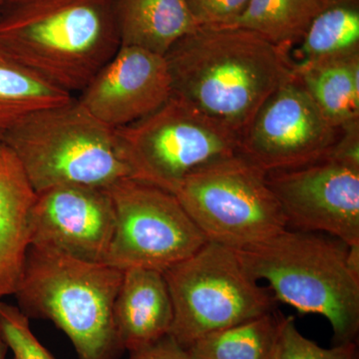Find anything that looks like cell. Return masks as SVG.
Here are the masks:
<instances>
[{"label":"cell","instance_id":"ac0fdd59","mask_svg":"<svg viewBox=\"0 0 359 359\" xmlns=\"http://www.w3.org/2000/svg\"><path fill=\"white\" fill-rule=\"evenodd\" d=\"M294 73L335 128L359 121V55L295 69Z\"/></svg>","mask_w":359,"mask_h":359},{"label":"cell","instance_id":"ffe728a7","mask_svg":"<svg viewBox=\"0 0 359 359\" xmlns=\"http://www.w3.org/2000/svg\"><path fill=\"white\" fill-rule=\"evenodd\" d=\"M325 6L321 0H249L231 26L256 32L290 54Z\"/></svg>","mask_w":359,"mask_h":359},{"label":"cell","instance_id":"5b68a950","mask_svg":"<svg viewBox=\"0 0 359 359\" xmlns=\"http://www.w3.org/2000/svg\"><path fill=\"white\" fill-rule=\"evenodd\" d=\"M2 142L36 193L61 186L109 189L122 180H139L115 130L74 97L25 116L4 132Z\"/></svg>","mask_w":359,"mask_h":359},{"label":"cell","instance_id":"d6986e66","mask_svg":"<svg viewBox=\"0 0 359 359\" xmlns=\"http://www.w3.org/2000/svg\"><path fill=\"white\" fill-rule=\"evenodd\" d=\"M283 318L273 309L207 334L187 351L192 359H275Z\"/></svg>","mask_w":359,"mask_h":359},{"label":"cell","instance_id":"603a6c76","mask_svg":"<svg viewBox=\"0 0 359 359\" xmlns=\"http://www.w3.org/2000/svg\"><path fill=\"white\" fill-rule=\"evenodd\" d=\"M0 335L13 359H55L36 339L29 318L18 306L0 302Z\"/></svg>","mask_w":359,"mask_h":359},{"label":"cell","instance_id":"8fae6325","mask_svg":"<svg viewBox=\"0 0 359 359\" xmlns=\"http://www.w3.org/2000/svg\"><path fill=\"white\" fill-rule=\"evenodd\" d=\"M287 228L327 233L359 245V166L327 157L268 173Z\"/></svg>","mask_w":359,"mask_h":359},{"label":"cell","instance_id":"7c38bea8","mask_svg":"<svg viewBox=\"0 0 359 359\" xmlns=\"http://www.w3.org/2000/svg\"><path fill=\"white\" fill-rule=\"evenodd\" d=\"M32 245L92 263H105L115 226L108 189L61 186L36 193Z\"/></svg>","mask_w":359,"mask_h":359},{"label":"cell","instance_id":"30bf717a","mask_svg":"<svg viewBox=\"0 0 359 359\" xmlns=\"http://www.w3.org/2000/svg\"><path fill=\"white\" fill-rule=\"evenodd\" d=\"M339 135L294 73L245 129L240 154L266 173L294 169L327 158Z\"/></svg>","mask_w":359,"mask_h":359},{"label":"cell","instance_id":"6da1fadb","mask_svg":"<svg viewBox=\"0 0 359 359\" xmlns=\"http://www.w3.org/2000/svg\"><path fill=\"white\" fill-rule=\"evenodd\" d=\"M165 57L173 95L241 137L271 94L294 75L290 53L233 26H200Z\"/></svg>","mask_w":359,"mask_h":359},{"label":"cell","instance_id":"2e32d148","mask_svg":"<svg viewBox=\"0 0 359 359\" xmlns=\"http://www.w3.org/2000/svg\"><path fill=\"white\" fill-rule=\"evenodd\" d=\"M115 13L120 46L163 56L200 27L186 0H115Z\"/></svg>","mask_w":359,"mask_h":359},{"label":"cell","instance_id":"d4e9b609","mask_svg":"<svg viewBox=\"0 0 359 359\" xmlns=\"http://www.w3.org/2000/svg\"><path fill=\"white\" fill-rule=\"evenodd\" d=\"M129 359H192L190 353L170 334L150 346L130 353Z\"/></svg>","mask_w":359,"mask_h":359},{"label":"cell","instance_id":"83f0119b","mask_svg":"<svg viewBox=\"0 0 359 359\" xmlns=\"http://www.w3.org/2000/svg\"><path fill=\"white\" fill-rule=\"evenodd\" d=\"M321 1H323V4H330V2L334 1V0H321Z\"/></svg>","mask_w":359,"mask_h":359},{"label":"cell","instance_id":"484cf974","mask_svg":"<svg viewBox=\"0 0 359 359\" xmlns=\"http://www.w3.org/2000/svg\"><path fill=\"white\" fill-rule=\"evenodd\" d=\"M7 351H8V347L0 335V359H6Z\"/></svg>","mask_w":359,"mask_h":359},{"label":"cell","instance_id":"cb8c5ba5","mask_svg":"<svg viewBox=\"0 0 359 359\" xmlns=\"http://www.w3.org/2000/svg\"><path fill=\"white\" fill-rule=\"evenodd\" d=\"M199 26H231L245 11L249 0H186Z\"/></svg>","mask_w":359,"mask_h":359},{"label":"cell","instance_id":"4fadbf2b","mask_svg":"<svg viewBox=\"0 0 359 359\" xmlns=\"http://www.w3.org/2000/svg\"><path fill=\"white\" fill-rule=\"evenodd\" d=\"M172 95L165 56L140 47L120 46L76 99L97 120L118 129L159 109Z\"/></svg>","mask_w":359,"mask_h":359},{"label":"cell","instance_id":"277c9868","mask_svg":"<svg viewBox=\"0 0 359 359\" xmlns=\"http://www.w3.org/2000/svg\"><path fill=\"white\" fill-rule=\"evenodd\" d=\"M123 271L30 245L14 292L28 318L50 320L72 342L79 359H117L124 351L113 306Z\"/></svg>","mask_w":359,"mask_h":359},{"label":"cell","instance_id":"f1b7e54d","mask_svg":"<svg viewBox=\"0 0 359 359\" xmlns=\"http://www.w3.org/2000/svg\"><path fill=\"white\" fill-rule=\"evenodd\" d=\"M4 0H0V9H1L2 4H4Z\"/></svg>","mask_w":359,"mask_h":359},{"label":"cell","instance_id":"7402d4cb","mask_svg":"<svg viewBox=\"0 0 359 359\" xmlns=\"http://www.w3.org/2000/svg\"><path fill=\"white\" fill-rule=\"evenodd\" d=\"M275 359H359L358 342L334 344L323 348L297 330L292 316H285Z\"/></svg>","mask_w":359,"mask_h":359},{"label":"cell","instance_id":"9a60e30c","mask_svg":"<svg viewBox=\"0 0 359 359\" xmlns=\"http://www.w3.org/2000/svg\"><path fill=\"white\" fill-rule=\"evenodd\" d=\"M36 192L11 149L0 144V299L13 295L32 245Z\"/></svg>","mask_w":359,"mask_h":359},{"label":"cell","instance_id":"44dd1931","mask_svg":"<svg viewBox=\"0 0 359 359\" xmlns=\"http://www.w3.org/2000/svg\"><path fill=\"white\" fill-rule=\"evenodd\" d=\"M72 97L20 65L0 45V130L6 131L30 113Z\"/></svg>","mask_w":359,"mask_h":359},{"label":"cell","instance_id":"8992f818","mask_svg":"<svg viewBox=\"0 0 359 359\" xmlns=\"http://www.w3.org/2000/svg\"><path fill=\"white\" fill-rule=\"evenodd\" d=\"M173 304L169 334L188 349L205 335L276 309L271 290L245 271L235 250L207 242L163 273Z\"/></svg>","mask_w":359,"mask_h":359},{"label":"cell","instance_id":"9c48e42d","mask_svg":"<svg viewBox=\"0 0 359 359\" xmlns=\"http://www.w3.org/2000/svg\"><path fill=\"white\" fill-rule=\"evenodd\" d=\"M108 190L115 226L105 264L120 271L164 273L208 242L173 193L135 179L122 180Z\"/></svg>","mask_w":359,"mask_h":359},{"label":"cell","instance_id":"4316f807","mask_svg":"<svg viewBox=\"0 0 359 359\" xmlns=\"http://www.w3.org/2000/svg\"><path fill=\"white\" fill-rule=\"evenodd\" d=\"M4 131H2V130H0V144L4 141Z\"/></svg>","mask_w":359,"mask_h":359},{"label":"cell","instance_id":"ba28073f","mask_svg":"<svg viewBox=\"0 0 359 359\" xmlns=\"http://www.w3.org/2000/svg\"><path fill=\"white\" fill-rule=\"evenodd\" d=\"M114 130L138 179L173 194L189 174L241 151L240 135L175 95Z\"/></svg>","mask_w":359,"mask_h":359},{"label":"cell","instance_id":"5bb4252c","mask_svg":"<svg viewBox=\"0 0 359 359\" xmlns=\"http://www.w3.org/2000/svg\"><path fill=\"white\" fill-rule=\"evenodd\" d=\"M174 311L165 276L147 269L123 271L113 320L124 351H138L169 334Z\"/></svg>","mask_w":359,"mask_h":359},{"label":"cell","instance_id":"3957f363","mask_svg":"<svg viewBox=\"0 0 359 359\" xmlns=\"http://www.w3.org/2000/svg\"><path fill=\"white\" fill-rule=\"evenodd\" d=\"M235 250L255 280L269 283L276 301L327 318L334 344L358 341L359 250L327 233L287 228Z\"/></svg>","mask_w":359,"mask_h":359},{"label":"cell","instance_id":"52a82bcc","mask_svg":"<svg viewBox=\"0 0 359 359\" xmlns=\"http://www.w3.org/2000/svg\"><path fill=\"white\" fill-rule=\"evenodd\" d=\"M174 195L208 242L241 250L287 229L268 173L241 154L189 174Z\"/></svg>","mask_w":359,"mask_h":359},{"label":"cell","instance_id":"e0dca14e","mask_svg":"<svg viewBox=\"0 0 359 359\" xmlns=\"http://www.w3.org/2000/svg\"><path fill=\"white\" fill-rule=\"evenodd\" d=\"M297 46L294 70L359 55V0L325 4Z\"/></svg>","mask_w":359,"mask_h":359},{"label":"cell","instance_id":"7a4b0ae2","mask_svg":"<svg viewBox=\"0 0 359 359\" xmlns=\"http://www.w3.org/2000/svg\"><path fill=\"white\" fill-rule=\"evenodd\" d=\"M0 45L41 79L80 93L120 48L115 0H4Z\"/></svg>","mask_w":359,"mask_h":359}]
</instances>
